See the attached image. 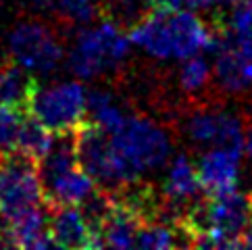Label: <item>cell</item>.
Instances as JSON below:
<instances>
[{
	"mask_svg": "<svg viewBox=\"0 0 252 250\" xmlns=\"http://www.w3.org/2000/svg\"><path fill=\"white\" fill-rule=\"evenodd\" d=\"M48 211L38 204L30 207L17 215L4 219V234L11 246L19 248H50L55 246L48 231Z\"/></svg>",
	"mask_w": 252,
	"mask_h": 250,
	"instance_id": "12",
	"label": "cell"
},
{
	"mask_svg": "<svg viewBox=\"0 0 252 250\" xmlns=\"http://www.w3.org/2000/svg\"><path fill=\"white\" fill-rule=\"evenodd\" d=\"M57 133L48 129L44 123H40L35 117L28 113L23 119V125L19 129V136H17V148L15 153H19L23 156H28L33 163H38L40 158H44V155L48 153L55 144Z\"/></svg>",
	"mask_w": 252,
	"mask_h": 250,
	"instance_id": "16",
	"label": "cell"
},
{
	"mask_svg": "<svg viewBox=\"0 0 252 250\" xmlns=\"http://www.w3.org/2000/svg\"><path fill=\"white\" fill-rule=\"evenodd\" d=\"M244 155L252 160V125L246 127V133H244Z\"/></svg>",
	"mask_w": 252,
	"mask_h": 250,
	"instance_id": "25",
	"label": "cell"
},
{
	"mask_svg": "<svg viewBox=\"0 0 252 250\" xmlns=\"http://www.w3.org/2000/svg\"><path fill=\"white\" fill-rule=\"evenodd\" d=\"M129 52V35L121 25L113 19H102L94 25L86 23L77 31L65 59L71 73L82 82H90L123 65Z\"/></svg>",
	"mask_w": 252,
	"mask_h": 250,
	"instance_id": "2",
	"label": "cell"
},
{
	"mask_svg": "<svg viewBox=\"0 0 252 250\" xmlns=\"http://www.w3.org/2000/svg\"><path fill=\"white\" fill-rule=\"evenodd\" d=\"M202 192L200 182L196 175V165L188 155H177L171 158L165 182H163V196L169 204H186L198 198Z\"/></svg>",
	"mask_w": 252,
	"mask_h": 250,
	"instance_id": "14",
	"label": "cell"
},
{
	"mask_svg": "<svg viewBox=\"0 0 252 250\" xmlns=\"http://www.w3.org/2000/svg\"><path fill=\"white\" fill-rule=\"evenodd\" d=\"M144 223L140 213L125 200H113L109 213L102 219L100 236L104 246L111 248H133L136 234Z\"/></svg>",
	"mask_w": 252,
	"mask_h": 250,
	"instance_id": "13",
	"label": "cell"
},
{
	"mask_svg": "<svg viewBox=\"0 0 252 250\" xmlns=\"http://www.w3.org/2000/svg\"><path fill=\"white\" fill-rule=\"evenodd\" d=\"M131 46L157 61H184L209 52L221 42V30L211 28L194 11H158L150 8L129 28Z\"/></svg>",
	"mask_w": 252,
	"mask_h": 250,
	"instance_id": "1",
	"label": "cell"
},
{
	"mask_svg": "<svg viewBox=\"0 0 252 250\" xmlns=\"http://www.w3.org/2000/svg\"><path fill=\"white\" fill-rule=\"evenodd\" d=\"M111 144L129 171L142 180L144 173L165 167L173 153V142L169 131L140 115H127L115 131L109 133Z\"/></svg>",
	"mask_w": 252,
	"mask_h": 250,
	"instance_id": "3",
	"label": "cell"
},
{
	"mask_svg": "<svg viewBox=\"0 0 252 250\" xmlns=\"http://www.w3.org/2000/svg\"><path fill=\"white\" fill-rule=\"evenodd\" d=\"M250 209H252V194H250ZM252 221V219H250Z\"/></svg>",
	"mask_w": 252,
	"mask_h": 250,
	"instance_id": "26",
	"label": "cell"
},
{
	"mask_svg": "<svg viewBox=\"0 0 252 250\" xmlns=\"http://www.w3.org/2000/svg\"><path fill=\"white\" fill-rule=\"evenodd\" d=\"M186 138L196 146H225L244 153L246 125L236 113L219 109H198L188 115Z\"/></svg>",
	"mask_w": 252,
	"mask_h": 250,
	"instance_id": "8",
	"label": "cell"
},
{
	"mask_svg": "<svg viewBox=\"0 0 252 250\" xmlns=\"http://www.w3.org/2000/svg\"><path fill=\"white\" fill-rule=\"evenodd\" d=\"M182 4L188 8V11L204 13V11H213V8H219L221 0H182Z\"/></svg>",
	"mask_w": 252,
	"mask_h": 250,
	"instance_id": "23",
	"label": "cell"
},
{
	"mask_svg": "<svg viewBox=\"0 0 252 250\" xmlns=\"http://www.w3.org/2000/svg\"><path fill=\"white\" fill-rule=\"evenodd\" d=\"M25 115H28V111L21 106L0 104V156L15 153L17 136H19Z\"/></svg>",
	"mask_w": 252,
	"mask_h": 250,
	"instance_id": "21",
	"label": "cell"
},
{
	"mask_svg": "<svg viewBox=\"0 0 252 250\" xmlns=\"http://www.w3.org/2000/svg\"><path fill=\"white\" fill-rule=\"evenodd\" d=\"M88 117L92 119L96 127L102 131L111 133L115 131L123 119L127 117V113L123 111L121 104H117V98L109 90H88Z\"/></svg>",
	"mask_w": 252,
	"mask_h": 250,
	"instance_id": "17",
	"label": "cell"
},
{
	"mask_svg": "<svg viewBox=\"0 0 252 250\" xmlns=\"http://www.w3.org/2000/svg\"><path fill=\"white\" fill-rule=\"evenodd\" d=\"M42 188L44 198H48L52 207H82L98 190L96 182L79 165L42 180Z\"/></svg>",
	"mask_w": 252,
	"mask_h": 250,
	"instance_id": "11",
	"label": "cell"
},
{
	"mask_svg": "<svg viewBox=\"0 0 252 250\" xmlns=\"http://www.w3.org/2000/svg\"><path fill=\"white\" fill-rule=\"evenodd\" d=\"M213 67L211 61L202 55H194L182 61L179 67V86L186 94H200L211 84Z\"/></svg>",
	"mask_w": 252,
	"mask_h": 250,
	"instance_id": "20",
	"label": "cell"
},
{
	"mask_svg": "<svg viewBox=\"0 0 252 250\" xmlns=\"http://www.w3.org/2000/svg\"><path fill=\"white\" fill-rule=\"evenodd\" d=\"M227 35V33H225ZM229 38V35H227ZM233 50H236V57L240 61V67H242V73H244L246 82L252 88V30L244 35H238V38H229Z\"/></svg>",
	"mask_w": 252,
	"mask_h": 250,
	"instance_id": "22",
	"label": "cell"
},
{
	"mask_svg": "<svg viewBox=\"0 0 252 250\" xmlns=\"http://www.w3.org/2000/svg\"><path fill=\"white\" fill-rule=\"evenodd\" d=\"M150 8H158V11H177V8H184L182 0H148Z\"/></svg>",
	"mask_w": 252,
	"mask_h": 250,
	"instance_id": "24",
	"label": "cell"
},
{
	"mask_svg": "<svg viewBox=\"0 0 252 250\" xmlns=\"http://www.w3.org/2000/svg\"><path fill=\"white\" fill-rule=\"evenodd\" d=\"M136 246L142 250H167L175 246H192V242L186 229L175 225V223L144 221L136 234Z\"/></svg>",
	"mask_w": 252,
	"mask_h": 250,
	"instance_id": "15",
	"label": "cell"
},
{
	"mask_svg": "<svg viewBox=\"0 0 252 250\" xmlns=\"http://www.w3.org/2000/svg\"><path fill=\"white\" fill-rule=\"evenodd\" d=\"M88 88L82 79L57 82L50 86H33L25 104L32 117L55 133L73 131L88 117Z\"/></svg>",
	"mask_w": 252,
	"mask_h": 250,
	"instance_id": "5",
	"label": "cell"
},
{
	"mask_svg": "<svg viewBox=\"0 0 252 250\" xmlns=\"http://www.w3.org/2000/svg\"><path fill=\"white\" fill-rule=\"evenodd\" d=\"M33 86H35L33 77L25 73L21 67H17L15 62L0 67V104L25 109Z\"/></svg>",
	"mask_w": 252,
	"mask_h": 250,
	"instance_id": "18",
	"label": "cell"
},
{
	"mask_svg": "<svg viewBox=\"0 0 252 250\" xmlns=\"http://www.w3.org/2000/svg\"><path fill=\"white\" fill-rule=\"evenodd\" d=\"M11 62L32 77L52 75L65 61V48L48 25L42 21H19L6 35Z\"/></svg>",
	"mask_w": 252,
	"mask_h": 250,
	"instance_id": "6",
	"label": "cell"
},
{
	"mask_svg": "<svg viewBox=\"0 0 252 250\" xmlns=\"http://www.w3.org/2000/svg\"><path fill=\"white\" fill-rule=\"evenodd\" d=\"M242 156H244L242 150L225 146H211L206 150L198 158V163H194L202 192L206 196H217L236 190L240 182Z\"/></svg>",
	"mask_w": 252,
	"mask_h": 250,
	"instance_id": "9",
	"label": "cell"
},
{
	"mask_svg": "<svg viewBox=\"0 0 252 250\" xmlns=\"http://www.w3.org/2000/svg\"><path fill=\"white\" fill-rule=\"evenodd\" d=\"M44 200L38 165L19 153L0 156V217L8 219Z\"/></svg>",
	"mask_w": 252,
	"mask_h": 250,
	"instance_id": "7",
	"label": "cell"
},
{
	"mask_svg": "<svg viewBox=\"0 0 252 250\" xmlns=\"http://www.w3.org/2000/svg\"><path fill=\"white\" fill-rule=\"evenodd\" d=\"M77 165L96 182L98 188L117 192L121 188L136 186L140 180L129 171L123 158L111 144L109 133L94 123H82L73 129Z\"/></svg>",
	"mask_w": 252,
	"mask_h": 250,
	"instance_id": "4",
	"label": "cell"
},
{
	"mask_svg": "<svg viewBox=\"0 0 252 250\" xmlns=\"http://www.w3.org/2000/svg\"><path fill=\"white\" fill-rule=\"evenodd\" d=\"M33 4L79 25L92 23L98 13V0H33Z\"/></svg>",
	"mask_w": 252,
	"mask_h": 250,
	"instance_id": "19",
	"label": "cell"
},
{
	"mask_svg": "<svg viewBox=\"0 0 252 250\" xmlns=\"http://www.w3.org/2000/svg\"><path fill=\"white\" fill-rule=\"evenodd\" d=\"M48 231L55 246L61 248H104L102 236L90 225L79 207H55Z\"/></svg>",
	"mask_w": 252,
	"mask_h": 250,
	"instance_id": "10",
	"label": "cell"
}]
</instances>
